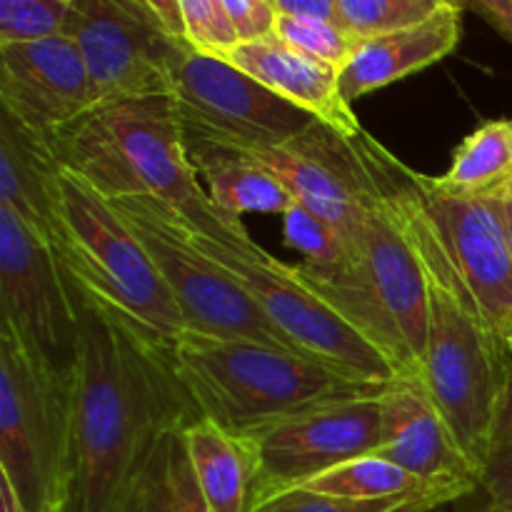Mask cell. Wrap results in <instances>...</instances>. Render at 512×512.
Instances as JSON below:
<instances>
[{"label":"cell","instance_id":"1","mask_svg":"<svg viewBox=\"0 0 512 512\" xmlns=\"http://www.w3.org/2000/svg\"><path fill=\"white\" fill-rule=\"evenodd\" d=\"M75 293L78 355L70 373L73 490L68 512H120L135 475L170 430L200 418L173 353Z\"/></svg>","mask_w":512,"mask_h":512},{"label":"cell","instance_id":"2","mask_svg":"<svg viewBox=\"0 0 512 512\" xmlns=\"http://www.w3.org/2000/svg\"><path fill=\"white\" fill-rule=\"evenodd\" d=\"M373 148L428 280V350L418 383L483 475L493 453L512 350L488 323L445 248L420 190L418 170L400 163L378 140H373Z\"/></svg>","mask_w":512,"mask_h":512},{"label":"cell","instance_id":"3","mask_svg":"<svg viewBox=\"0 0 512 512\" xmlns=\"http://www.w3.org/2000/svg\"><path fill=\"white\" fill-rule=\"evenodd\" d=\"M373 135H343L345 163L360 203V220L345 258L333 270L295 265L300 280L363 330L418 380L428 350V280L403 213L375 158Z\"/></svg>","mask_w":512,"mask_h":512},{"label":"cell","instance_id":"4","mask_svg":"<svg viewBox=\"0 0 512 512\" xmlns=\"http://www.w3.org/2000/svg\"><path fill=\"white\" fill-rule=\"evenodd\" d=\"M173 363L200 418L238 438L318 405L385 393L393 385L353 378L288 348L188 330L175 343Z\"/></svg>","mask_w":512,"mask_h":512},{"label":"cell","instance_id":"5","mask_svg":"<svg viewBox=\"0 0 512 512\" xmlns=\"http://www.w3.org/2000/svg\"><path fill=\"white\" fill-rule=\"evenodd\" d=\"M45 138L58 163L110 203L158 200L185 223L213 203L190 163L170 95L98 103Z\"/></svg>","mask_w":512,"mask_h":512},{"label":"cell","instance_id":"6","mask_svg":"<svg viewBox=\"0 0 512 512\" xmlns=\"http://www.w3.org/2000/svg\"><path fill=\"white\" fill-rule=\"evenodd\" d=\"M53 250L80 295L173 353L185 323L148 248L110 200L63 165L55 183Z\"/></svg>","mask_w":512,"mask_h":512},{"label":"cell","instance_id":"7","mask_svg":"<svg viewBox=\"0 0 512 512\" xmlns=\"http://www.w3.org/2000/svg\"><path fill=\"white\" fill-rule=\"evenodd\" d=\"M188 230L193 243L243 285L295 353L360 380L390 385L403 378L363 330L300 280L295 265L280 263L260 248L243 220L210 203Z\"/></svg>","mask_w":512,"mask_h":512},{"label":"cell","instance_id":"8","mask_svg":"<svg viewBox=\"0 0 512 512\" xmlns=\"http://www.w3.org/2000/svg\"><path fill=\"white\" fill-rule=\"evenodd\" d=\"M0 473L28 512L68 508L73 490L70 378L0 330Z\"/></svg>","mask_w":512,"mask_h":512},{"label":"cell","instance_id":"9","mask_svg":"<svg viewBox=\"0 0 512 512\" xmlns=\"http://www.w3.org/2000/svg\"><path fill=\"white\" fill-rule=\"evenodd\" d=\"M113 205L148 248L188 333L258 340L293 350L243 285L193 243L183 215L150 198L115 200Z\"/></svg>","mask_w":512,"mask_h":512},{"label":"cell","instance_id":"10","mask_svg":"<svg viewBox=\"0 0 512 512\" xmlns=\"http://www.w3.org/2000/svg\"><path fill=\"white\" fill-rule=\"evenodd\" d=\"M170 98L185 138L235 150L290 143L315 120L223 55L193 48L188 40L170 63Z\"/></svg>","mask_w":512,"mask_h":512},{"label":"cell","instance_id":"11","mask_svg":"<svg viewBox=\"0 0 512 512\" xmlns=\"http://www.w3.org/2000/svg\"><path fill=\"white\" fill-rule=\"evenodd\" d=\"M385 393L318 405L243 435L253 460V508L335 465L375 453L385 435Z\"/></svg>","mask_w":512,"mask_h":512},{"label":"cell","instance_id":"12","mask_svg":"<svg viewBox=\"0 0 512 512\" xmlns=\"http://www.w3.org/2000/svg\"><path fill=\"white\" fill-rule=\"evenodd\" d=\"M78 328L73 285L55 250L0 205V330L45 368L70 378Z\"/></svg>","mask_w":512,"mask_h":512},{"label":"cell","instance_id":"13","mask_svg":"<svg viewBox=\"0 0 512 512\" xmlns=\"http://www.w3.org/2000/svg\"><path fill=\"white\" fill-rule=\"evenodd\" d=\"M65 35L83 53L95 105L170 95V63L185 40L165 33L128 0H73Z\"/></svg>","mask_w":512,"mask_h":512},{"label":"cell","instance_id":"14","mask_svg":"<svg viewBox=\"0 0 512 512\" xmlns=\"http://www.w3.org/2000/svg\"><path fill=\"white\" fill-rule=\"evenodd\" d=\"M418 183L470 293L495 333L508 343L512 335V253L505 233L503 195L473 198L445 193L423 173H418Z\"/></svg>","mask_w":512,"mask_h":512},{"label":"cell","instance_id":"15","mask_svg":"<svg viewBox=\"0 0 512 512\" xmlns=\"http://www.w3.org/2000/svg\"><path fill=\"white\" fill-rule=\"evenodd\" d=\"M0 105L28 130L53 135L95 105L88 65L70 35L0 45Z\"/></svg>","mask_w":512,"mask_h":512},{"label":"cell","instance_id":"16","mask_svg":"<svg viewBox=\"0 0 512 512\" xmlns=\"http://www.w3.org/2000/svg\"><path fill=\"white\" fill-rule=\"evenodd\" d=\"M373 455L460 498L480 490L478 468L415 378H400L385 393V435Z\"/></svg>","mask_w":512,"mask_h":512},{"label":"cell","instance_id":"17","mask_svg":"<svg viewBox=\"0 0 512 512\" xmlns=\"http://www.w3.org/2000/svg\"><path fill=\"white\" fill-rule=\"evenodd\" d=\"M340 138L338 130L313 120L290 143L245 153L265 165L288 188L295 203L333 225L348 250L358 228L360 203Z\"/></svg>","mask_w":512,"mask_h":512},{"label":"cell","instance_id":"18","mask_svg":"<svg viewBox=\"0 0 512 512\" xmlns=\"http://www.w3.org/2000/svg\"><path fill=\"white\" fill-rule=\"evenodd\" d=\"M223 58L340 135H355L363 130L353 105L345 103L340 95V70L300 53L275 33L250 43H238Z\"/></svg>","mask_w":512,"mask_h":512},{"label":"cell","instance_id":"19","mask_svg":"<svg viewBox=\"0 0 512 512\" xmlns=\"http://www.w3.org/2000/svg\"><path fill=\"white\" fill-rule=\"evenodd\" d=\"M463 38V8L448 5L433 18L408 28L360 40L340 70V95L348 105L373 90L420 73L455 53Z\"/></svg>","mask_w":512,"mask_h":512},{"label":"cell","instance_id":"20","mask_svg":"<svg viewBox=\"0 0 512 512\" xmlns=\"http://www.w3.org/2000/svg\"><path fill=\"white\" fill-rule=\"evenodd\" d=\"M60 163L48 138L0 115V205L28 230L55 245V183Z\"/></svg>","mask_w":512,"mask_h":512},{"label":"cell","instance_id":"21","mask_svg":"<svg viewBox=\"0 0 512 512\" xmlns=\"http://www.w3.org/2000/svg\"><path fill=\"white\" fill-rule=\"evenodd\" d=\"M190 163L205 183V193L223 213L285 215L295 205L293 195L265 165L245 150L225 148L200 138H185Z\"/></svg>","mask_w":512,"mask_h":512},{"label":"cell","instance_id":"22","mask_svg":"<svg viewBox=\"0 0 512 512\" xmlns=\"http://www.w3.org/2000/svg\"><path fill=\"white\" fill-rule=\"evenodd\" d=\"M190 468L213 512H250L253 508V460L238 435L208 418L183 430Z\"/></svg>","mask_w":512,"mask_h":512},{"label":"cell","instance_id":"23","mask_svg":"<svg viewBox=\"0 0 512 512\" xmlns=\"http://www.w3.org/2000/svg\"><path fill=\"white\" fill-rule=\"evenodd\" d=\"M183 430H170L155 445L120 512H213L190 468Z\"/></svg>","mask_w":512,"mask_h":512},{"label":"cell","instance_id":"24","mask_svg":"<svg viewBox=\"0 0 512 512\" xmlns=\"http://www.w3.org/2000/svg\"><path fill=\"white\" fill-rule=\"evenodd\" d=\"M453 195L495 198L512 188V120H488L455 148L450 168L433 178Z\"/></svg>","mask_w":512,"mask_h":512},{"label":"cell","instance_id":"25","mask_svg":"<svg viewBox=\"0 0 512 512\" xmlns=\"http://www.w3.org/2000/svg\"><path fill=\"white\" fill-rule=\"evenodd\" d=\"M300 490L320 495H333V498L348 500H390V498H440L445 503H458V493L445 488H433L423 483L408 470L398 468L390 460L378 455H363V458L348 460L343 465L325 470L315 475L308 483L298 485ZM293 488V490H298Z\"/></svg>","mask_w":512,"mask_h":512},{"label":"cell","instance_id":"26","mask_svg":"<svg viewBox=\"0 0 512 512\" xmlns=\"http://www.w3.org/2000/svg\"><path fill=\"white\" fill-rule=\"evenodd\" d=\"M338 20L358 40L375 38L390 30L408 28L433 18L450 0H335Z\"/></svg>","mask_w":512,"mask_h":512},{"label":"cell","instance_id":"27","mask_svg":"<svg viewBox=\"0 0 512 512\" xmlns=\"http://www.w3.org/2000/svg\"><path fill=\"white\" fill-rule=\"evenodd\" d=\"M275 35L293 45L300 53L310 55L315 60L335 65L343 70V65L353 58L360 40L350 35L335 20L308 18V15H280L275 20Z\"/></svg>","mask_w":512,"mask_h":512},{"label":"cell","instance_id":"28","mask_svg":"<svg viewBox=\"0 0 512 512\" xmlns=\"http://www.w3.org/2000/svg\"><path fill=\"white\" fill-rule=\"evenodd\" d=\"M70 15L68 0H0V45L65 35Z\"/></svg>","mask_w":512,"mask_h":512},{"label":"cell","instance_id":"29","mask_svg":"<svg viewBox=\"0 0 512 512\" xmlns=\"http://www.w3.org/2000/svg\"><path fill=\"white\" fill-rule=\"evenodd\" d=\"M440 498H390V500H348L333 495L308 493V490H288L265 503L255 505L250 512H435L445 508Z\"/></svg>","mask_w":512,"mask_h":512},{"label":"cell","instance_id":"30","mask_svg":"<svg viewBox=\"0 0 512 512\" xmlns=\"http://www.w3.org/2000/svg\"><path fill=\"white\" fill-rule=\"evenodd\" d=\"M285 243L298 250L305 258V268L310 270H333L343 263L345 243L338 230L323 218L308 210L305 205L295 203L283 215Z\"/></svg>","mask_w":512,"mask_h":512},{"label":"cell","instance_id":"31","mask_svg":"<svg viewBox=\"0 0 512 512\" xmlns=\"http://www.w3.org/2000/svg\"><path fill=\"white\" fill-rule=\"evenodd\" d=\"M185 38L193 48L228 55L240 43L223 0H178Z\"/></svg>","mask_w":512,"mask_h":512},{"label":"cell","instance_id":"32","mask_svg":"<svg viewBox=\"0 0 512 512\" xmlns=\"http://www.w3.org/2000/svg\"><path fill=\"white\" fill-rule=\"evenodd\" d=\"M223 3L240 43H250V40L275 33L278 10L270 0H223Z\"/></svg>","mask_w":512,"mask_h":512},{"label":"cell","instance_id":"33","mask_svg":"<svg viewBox=\"0 0 512 512\" xmlns=\"http://www.w3.org/2000/svg\"><path fill=\"white\" fill-rule=\"evenodd\" d=\"M480 490L498 512H512V445L495 448L480 475Z\"/></svg>","mask_w":512,"mask_h":512},{"label":"cell","instance_id":"34","mask_svg":"<svg viewBox=\"0 0 512 512\" xmlns=\"http://www.w3.org/2000/svg\"><path fill=\"white\" fill-rule=\"evenodd\" d=\"M130 5L140 10V13L148 15L153 23H158L165 33H170L173 38L188 40L185 38V25L183 15H180L178 0H128Z\"/></svg>","mask_w":512,"mask_h":512},{"label":"cell","instance_id":"35","mask_svg":"<svg viewBox=\"0 0 512 512\" xmlns=\"http://www.w3.org/2000/svg\"><path fill=\"white\" fill-rule=\"evenodd\" d=\"M455 3L463 10L478 13L512 45V0H455Z\"/></svg>","mask_w":512,"mask_h":512},{"label":"cell","instance_id":"36","mask_svg":"<svg viewBox=\"0 0 512 512\" xmlns=\"http://www.w3.org/2000/svg\"><path fill=\"white\" fill-rule=\"evenodd\" d=\"M280 15H308V18L338 20V5L335 0H273Z\"/></svg>","mask_w":512,"mask_h":512},{"label":"cell","instance_id":"37","mask_svg":"<svg viewBox=\"0 0 512 512\" xmlns=\"http://www.w3.org/2000/svg\"><path fill=\"white\" fill-rule=\"evenodd\" d=\"M508 445H512V363H510V375H508V388H505L503 405H500L498 425H495L493 450L495 448H508ZM490 455H493V453H490Z\"/></svg>","mask_w":512,"mask_h":512},{"label":"cell","instance_id":"38","mask_svg":"<svg viewBox=\"0 0 512 512\" xmlns=\"http://www.w3.org/2000/svg\"><path fill=\"white\" fill-rule=\"evenodd\" d=\"M0 512H28L15 485L3 473H0Z\"/></svg>","mask_w":512,"mask_h":512},{"label":"cell","instance_id":"39","mask_svg":"<svg viewBox=\"0 0 512 512\" xmlns=\"http://www.w3.org/2000/svg\"><path fill=\"white\" fill-rule=\"evenodd\" d=\"M455 512H498V510L493 508V503H490L488 495H485L483 490H475L473 495H468V498L455 503Z\"/></svg>","mask_w":512,"mask_h":512},{"label":"cell","instance_id":"40","mask_svg":"<svg viewBox=\"0 0 512 512\" xmlns=\"http://www.w3.org/2000/svg\"><path fill=\"white\" fill-rule=\"evenodd\" d=\"M503 220H505V233H508V245L512 253V188L503 195Z\"/></svg>","mask_w":512,"mask_h":512},{"label":"cell","instance_id":"41","mask_svg":"<svg viewBox=\"0 0 512 512\" xmlns=\"http://www.w3.org/2000/svg\"><path fill=\"white\" fill-rule=\"evenodd\" d=\"M45 512H68V508H50V510H45Z\"/></svg>","mask_w":512,"mask_h":512},{"label":"cell","instance_id":"42","mask_svg":"<svg viewBox=\"0 0 512 512\" xmlns=\"http://www.w3.org/2000/svg\"><path fill=\"white\" fill-rule=\"evenodd\" d=\"M508 348L512 350V335H510V340H508Z\"/></svg>","mask_w":512,"mask_h":512},{"label":"cell","instance_id":"43","mask_svg":"<svg viewBox=\"0 0 512 512\" xmlns=\"http://www.w3.org/2000/svg\"><path fill=\"white\" fill-rule=\"evenodd\" d=\"M450 3H455V0H450ZM455 5H458V3H455ZM458 8H460V5H458Z\"/></svg>","mask_w":512,"mask_h":512},{"label":"cell","instance_id":"44","mask_svg":"<svg viewBox=\"0 0 512 512\" xmlns=\"http://www.w3.org/2000/svg\"><path fill=\"white\" fill-rule=\"evenodd\" d=\"M68 3H73V0H68Z\"/></svg>","mask_w":512,"mask_h":512},{"label":"cell","instance_id":"45","mask_svg":"<svg viewBox=\"0 0 512 512\" xmlns=\"http://www.w3.org/2000/svg\"><path fill=\"white\" fill-rule=\"evenodd\" d=\"M270 3H273V0H270Z\"/></svg>","mask_w":512,"mask_h":512},{"label":"cell","instance_id":"46","mask_svg":"<svg viewBox=\"0 0 512 512\" xmlns=\"http://www.w3.org/2000/svg\"><path fill=\"white\" fill-rule=\"evenodd\" d=\"M435 512H438V510H435Z\"/></svg>","mask_w":512,"mask_h":512}]
</instances>
